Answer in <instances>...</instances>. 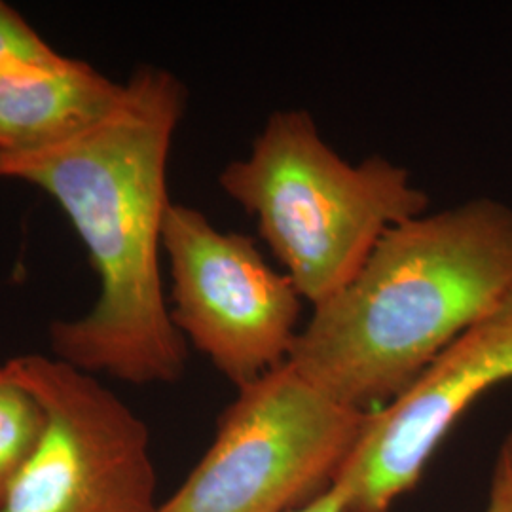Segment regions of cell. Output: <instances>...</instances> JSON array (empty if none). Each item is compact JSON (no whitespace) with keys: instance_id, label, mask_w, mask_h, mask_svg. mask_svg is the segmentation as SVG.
I'll use <instances>...</instances> for the list:
<instances>
[{"instance_id":"1","label":"cell","mask_w":512,"mask_h":512,"mask_svg":"<svg viewBox=\"0 0 512 512\" xmlns=\"http://www.w3.org/2000/svg\"><path fill=\"white\" fill-rule=\"evenodd\" d=\"M183 82L145 65L105 118L44 147L0 150V181L38 186L65 211L99 277L92 311L50 327L54 357L128 384L183 378L188 342L171 319L160 270L167 165L186 112Z\"/></svg>"},{"instance_id":"2","label":"cell","mask_w":512,"mask_h":512,"mask_svg":"<svg viewBox=\"0 0 512 512\" xmlns=\"http://www.w3.org/2000/svg\"><path fill=\"white\" fill-rule=\"evenodd\" d=\"M512 285V205L475 198L387 230L348 285L315 306L289 361L334 401H395Z\"/></svg>"},{"instance_id":"3","label":"cell","mask_w":512,"mask_h":512,"mask_svg":"<svg viewBox=\"0 0 512 512\" xmlns=\"http://www.w3.org/2000/svg\"><path fill=\"white\" fill-rule=\"evenodd\" d=\"M222 192L311 308L340 293L387 230L429 211V194L385 156L359 164L323 139L308 110H275L245 158L219 175Z\"/></svg>"},{"instance_id":"4","label":"cell","mask_w":512,"mask_h":512,"mask_svg":"<svg viewBox=\"0 0 512 512\" xmlns=\"http://www.w3.org/2000/svg\"><path fill=\"white\" fill-rule=\"evenodd\" d=\"M366 418L287 361L238 389L200 463L156 512L296 511L334 484Z\"/></svg>"},{"instance_id":"5","label":"cell","mask_w":512,"mask_h":512,"mask_svg":"<svg viewBox=\"0 0 512 512\" xmlns=\"http://www.w3.org/2000/svg\"><path fill=\"white\" fill-rule=\"evenodd\" d=\"M4 366L37 399L44 429L0 512H156L150 433L128 404L57 357L21 355Z\"/></svg>"},{"instance_id":"6","label":"cell","mask_w":512,"mask_h":512,"mask_svg":"<svg viewBox=\"0 0 512 512\" xmlns=\"http://www.w3.org/2000/svg\"><path fill=\"white\" fill-rule=\"evenodd\" d=\"M162 249L175 327L238 389L289 361L304 298L256 241L222 232L200 209L169 205Z\"/></svg>"},{"instance_id":"7","label":"cell","mask_w":512,"mask_h":512,"mask_svg":"<svg viewBox=\"0 0 512 512\" xmlns=\"http://www.w3.org/2000/svg\"><path fill=\"white\" fill-rule=\"evenodd\" d=\"M512 380V285L395 401L368 412L363 435L332 488L344 512H391L418 482L456 421Z\"/></svg>"},{"instance_id":"8","label":"cell","mask_w":512,"mask_h":512,"mask_svg":"<svg viewBox=\"0 0 512 512\" xmlns=\"http://www.w3.org/2000/svg\"><path fill=\"white\" fill-rule=\"evenodd\" d=\"M124 92L92 65L55 52L0 67V150L52 145L105 118Z\"/></svg>"},{"instance_id":"9","label":"cell","mask_w":512,"mask_h":512,"mask_svg":"<svg viewBox=\"0 0 512 512\" xmlns=\"http://www.w3.org/2000/svg\"><path fill=\"white\" fill-rule=\"evenodd\" d=\"M44 429L37 399L0 366V492L35 452Z\"/></svg>"},{"instance_id":"10","label":"cell","mask_w":512,"mask_h":512,"mask_svg":"<svg viewBox=\"0 0 512 512\" xmlns=\"http://www.w3.org/2000/svg\"><path fill=\"white\" fill-rule=\"evenodd\" d=\"M54 54V48L38 35L31 23L16 8L0 0V67L12 57L42 59Z\"/></svg>"},{"instance_id":"11","label":"cell","mask_w":512,"mask_h":512,"mask_svg":"<svg viewBox=\"0 0 512 512\" xmlns=\"http://www.w3.org/2000/svg\"><path fill=\"white\" fill-rule=\"evenodd\" d=\"M484 512H512V433L497 452Z\"/></svg>"},{"instance_id":"12","label":"cell","mask_w":512,"mask_h":512,"mask_svg":"<svg viewBox=\"0 0 512 512\" xmlns=\"http://www.w3.org/2000/svg\"><path fill=\"white\" fill-rule=\"evenodd\" d=\"M293 512H344V501L338 492L330 486L325 494L315 497L308 505Z\"/></svg>"},{"instance_id":"13","label":"cell","mask_w":512,"mask_h":512,"mask_svg":"<svg viewBox=\"0 0 512 512\" xmlns=\"http://www.w3.org/2000/svg\"><path fill=\"white\" fill-rule=\"evenodd\" d=\"M0 499H2V492H0Z\"/></svg>"}]
</instances>
